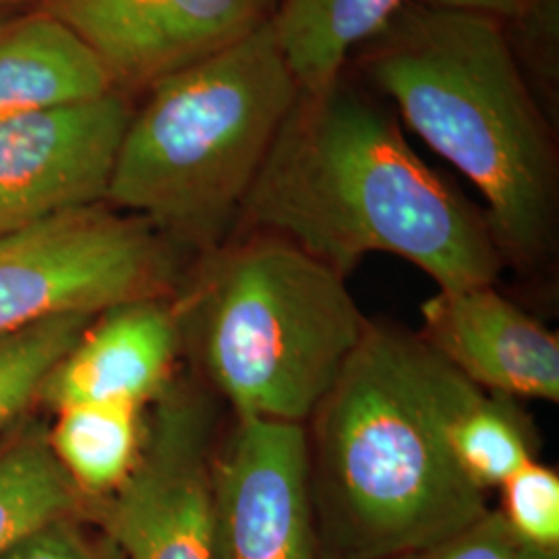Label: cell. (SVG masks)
<instances>
[{
  "mask_svg": "<svg viewBox=\"0 0 559 559\" xmlns=\"http://www.w3.org/2000/svg\"><path fill=\"white\" fill-rule=\"evenodd\" d=\"M297 245L348 278L371 253L413 263L440 290L498 284L485 212L427 166L392 108L338 80L300 90L235 233Z\"/></svg>",
  "mask_w": 559,
  "mask_h": 559,
  "instance_id": "obj_1",
  "label": "cell"
},
{
  "mask_svg": "<svg viewBox=\"0 0 559 559\" xmlns=\"http://www.w3.org/2000/svg\"><path fill=\"white\" fill-rule=\"evenodd\" d=\"M479 390L419 334L369 320L309 420L318 559H394L450 539L489 510L450 427Z\"/></svg>",
  "mask_w": 559,
  "mask_h": 559,
  "instance_id": "obj_2",
  "label": "cell"
},
{
  "mask_svg": "<svg viewBox=\"0 0 559 559\" xmlns=\"http://www.w3.org/2000/svg\"><path fill=\"white\" fill-rule=\"evenodd\" d=\"M362 71L399 119L471 180L506 267L535 272L559 240V158L503 23L406 2Z\"/></svg>",
  "mask_w": 559,
  "mask_h": 559,
  "instance_id": "obj_3",
  "label": "cell"
},
{
  "mask_svg": "<svg viewBox=\"0 0 559 559\" xmlns=\"http://www.w3.org/2000/svg\"><path fill=\"white\" fill-rule=\"evenodd\" d=\"M179 305L191 369L233 417L299 425L369 325L344 276L255 230L195 258Z\"/></svg>",
  "mask_w": 559,
  "mask_h": 559,
  "instance_id": "obj_4",
  "label": "cell"
},
{
  "mask_svg": "<svg viewBox=\"0 0 559 559\" xmlns=\"http://www.w3.org/2000/svg\"><path fill=\"white\" fill-rule=\"evenodd\" d=\"M147 90L120 141L106 203L200 258L235 235L299 83L267 21Z\"/></svg>",
  "mask_w": 559,
  "mask_h": 559,
  "instance_id": "obj_5",
  "label": "cell"
},
{
  "mask_svg": "<svg viewBox=\"0 0 559 559\" xmlns=\"http://www.w3.org/2000/svg\"><path fill=\"white\" fill-rule=\"evenodd\" d=\"M185 251L108 203L0 235V336L67 313L177 297Z\"/></svg>",
  "mask_w": 559,
  "mask_h": 559,
  "instance_id": "obj_6",
  "label": "cell"
},
{
  "mask_svg": "<svg viewBox=\"0 0 559 559\" xmlns=\"http://www.w3.org/2000/svg\"><path fill=\"white\" fill-rule=\"evenodd\" d=\"M222 400L180 369L145 408L140 454L115 491L92 498L85 519L124 559H214L212 475Z\"/></svg>",
  "mask_w": 559,
  "mask_h": 559,
  "instance_id": "obj_7",
  "label": "cell"
},
{
  "mask_svg": "<svg viewBox=\"0 0 559 559\" xmlns=\"http://www.w3.org/2000/svg\"><path fill=\"white\" fill-rule=\"evenodd\" d=\"M133 115L127 92L0 120V235L106 203Z\"/></svg>",
  "mask_w": 559,
  "mask_h": 559,
  "instance_id": "obj_8",
  "label": "cell"
},
{
  "mask_svg": "<svg viewBox=\"0 0 559 559\" xmlns=\"http://www.w3.org/2000/svg\"><path fill=\"white\" fill-rule=\"evenodd\" d=\"M214 559H318L307 431L235 417L212 475Z\"/></svg>",
  "mask_w": 559,
  "mask_h": 559,
  "instance_id": "obj_9",
  "label": "cell"
},
{
  "mask_svg": "<svg viewBox=\"0 0 559 559\" xmlns=\"http://www.w3.org/2000/svg\"><path fill=\"white\" fill-rule=\"evenodd\" d=\"M278 0H48L122 92L207 59L272 20Z\"/></svg>",
  "mask_w": 559,
  "mask_h": 559,
  "instance_id": "obj_10",
  "label": "cell"
},
{
  "mask_svg": "<svg viewBox=\"0 0 559 559\" xmlns=\"http://www.w3.org/2000/svg\"><path fill=\"white\" fill-rule=\"evenodd\" d=\"M420 316L423 342L483 392L558 402V334L506 299L496 284L438 288Z\"/></svg>",
  "mask_w": 559,
  "mask_h": 559,
  "instance_id": "obj_11",
  "label": "cell"
},
{
  "mask_svg": "<svg viewBox=\"0 0 559 559\" xmlns=\"http://www.w3.org/2000/svg\"><path fill=\"white\" fill-rule=\"evenodd\" d=\"M185 332L179 295L102 311L41 383L38 408L55 415L83 402L150 406L180 371Z\"/></svg>",
  "mask_w": 559,
  "mask_h": 559,
  "instance_id": "obj_12",
  "label": "cell"
},
{
  "mask_svg": "<svg viewBox=\"0 0 559 559\" xmlns=\"http://www.w3.org/2000/svg\"><path fill=\"white\" fill-rule=\"evenodd\" d=\"M112 90L100 57L48 11L0 27V120L94 100Z\"/></svg>",
  "mask_w": 559,
  "mask_h": 559,
  "instance_id": "obj_13",
  "label": "cell"
},
{
  "mask_svg": "<svg viewBox=\"0 0 559 559\" xmlns=\"http://www.w3.org/2000/svg\"><path fill=\"white\" fill-rule=\"evenodd\" d=\"M408 0H278L270 25L300 90L338 80L350 55L376 40Z\"/></svg>",
  "mask_w": 559,
  "mask_h": 559,
  "instance_id": "obj_14",
  "label": "cell"
},
{
  "mask_svg": "<svg viewBox=\"0 0 559 559\" xmlns=\"http://www.w3.org/2000/svg\"><path fill=\"white\" fill-rule=\"evenodd\" d=\"M145 408L133 402H83L55 413L48 443L67 477L92 500L115 491L131 473Z\"/></svg>",
  "mask_w": 559,
  "mask_h": 559,
  "instance_id": "obj_15",
  "label": "cell"
},
{
  "mask_svg": "<svg viewBox=\"0 0 559 559\" xmlns=\"http://www.w3.org/2000/svg\"><path fill=\"white\" fill-rule=\"evenodd\" d=\"M87 498L67 477L48 443V423L34 415L0 440V554L60 516H85Z\"/></svg>",
  "mask_w": 559,
  "mask_h": 559,
  "instance_id": "obj_16",
  "label": "cell"
},
{
  "mask_svg": "<svg viewBox=\"0 0 559 559\" xmlns=\"http://www.w3.org/2000/svg\"><path fill=\"white\" fill-rule=\"evenodd\" d=\"M452 452L464 475L483 491L501 487L537 460L539 436L520 400L479 392L450 427Z\"/></svg>",
  "mask_w": 559,
  "mask_h": 559,
  "instance_id": "obj_17",
  "label": "cell"
},
{
  "mask_svg": "<svg viewBox=\"0 0 559 559\" xmlns=\"http://www.w3.org/2000/svg\"><path fill=\"white\" fill-rule=\"evenodd\" d=\"M94 320L67 313L0 336V436L34 415L41 383Z\"/></svg>",
  "mask_w": 559,
  "mask_h": 559,
  "instance_id": "obj_18",
  "label": "cell"
},
{
  "mask_svg": "<svg viewBox=\"0 0 559 559\" xmlns=\"http://www.w3.org/2000/svg\"><path fill=\"white\" fill-rule=\"evenodd\" d=\"M500 489L501 516L520 539L545 551H559L558 471L533 460Z\"/></svg>",
  "mask_w": 559,
  "mask_h": 559,
  "instance_id": "obj_19",
  "label": "cell"
},
{
  "mask_svg": "<svg viewBox=\"0 0 559 559\" xmlns=\"http://www.w3.org/2000/svg\"><path fill=\"white\" fill-rule=\"evenodd\" d=\"M0 559H124L94 522L73 514L50 520L15 540Z\"/></svg>",
  "mask_w": 559,
  "mask_h": 559,
  "instance_id": "obj_20",
  "label": "cell"
},
{
  "mask_svg": "<svg viewBox=\"0 0 559 559\" xmlns=\"http://www.w3.org/2000/svg\"><path fill=\"white\" fill-rule=\"evenodd\" d=\"M394 559H559V551L528 545L508 526L500 510H487L450 539Z\"/></svg>",
  "mask_w": 559,
  "mask_h": 559,
  "instance_id": "obj_21",
  "label": "cell"
},
{
  "mask_svg": "<svg viewBox=\"0 0 559 559\" xmlns=\"http://www.w3.org/2000/svg\"><path fill=\"white\" fill-rule=\"evenodd\" d=\"M420 2L440 7V9L477 13V15L498 20L503 25H512L520 17H524L539 0H420Z\"/></svg>",
  "mask_w": 559,
  "mask_h": 559,
  "instance_id": "obj_22",
  "label": "cell"
},
{
  "mask_svg": "<svg viewBox=\"0 0 559 559\" xmlns=\"http://www.w3.org/2000/svg\"><path fill=\"white\" fill-rule=\"evenodd\" d=\"M2 25H4V23H2V20H0V27H2Z\"/></svg>",
  "mask_w": 559,
  "mask_h": 559,
  "instance_id": "obj_23",
  "label": "cell"
}]
</instances>
